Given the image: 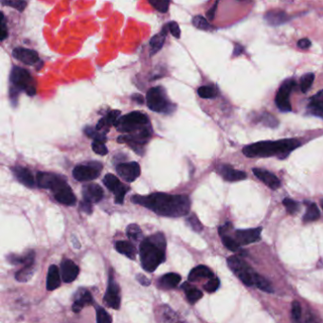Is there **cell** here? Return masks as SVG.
<instances>
[{"mask_svg": "<svg viewBox=\"0 0 323 323\" xmlns=\"http://www.w3.org/2000/svg\"><path fill=\"white\" fill-rule=\"evenodd\" d=\"M34 259H35V252L33 250H29L27 253H25L22 256L19 255L10 254L7 257V260L12 264H34Z\"/></svg>", "mask_w": 323, "mask_h": 323, "instance_id": "cell-29", "label": "cell"}, {"mask_svg": "<svg viewBox=\"0 0 323 323\" xmlns=\"http://www.w3.org/2000/svg\"><path fill=\"white\" fill-rule=\"evenodd\" d=\"M305 205L308 206V208H307V211L304 216V222L305 223L313 222V221L318 220L321 216V212H320L318 206L314 203H308V202H305Z\"/></svg>", "mask_w": 323, "mask_h": 323, "instance_id": "cell-34", "label": "cell"}, {"mask_svg": "<svg viewBox=\"0 0 323 323\" xmlns=\"http://www.w3.org/2000/svg\"><path fill=\"white\" fill-rule=\"evenodd\" d=\"M132 99H133V101L137 102L138 105H142V104H144V97L141 96L140 94H134V95L132 96Z\"/></svg>", "mask_w": 323, "mask_h": 323, "instance_id": "cell-57", "label": "cell"}, {"mask_svg": "<svg viewBox=\"0 0 323 323\" xmlns=\"http://www.w3.org/2000/svg\"><path fill=\"white\" fill-rule=\"evenodd\" d=\"M51 191L54 194V198L58 201L59 203L66 206L75 205L77 198L74 196L69 184L61 176L59 177L55 185L52 187Z\"/></svg>", "mask_w": 323, "mask_h": 323, "instance_id": "cell-8", "label": "cell"}, {"mask_svg": "<svg viewBox=\"0 0 323 323\" xmlns=\"http://www.w3.org/2000/svg\"><path fill=\"white\" fill-rule=\"evenodd\" d=\"M166 239L161 232L144 239L139 245V257L141 266L147 272H154L164 263L166 256Z\"/></svg>", "mask_w": 323, "mask_h": 323, "instance_id": "cell-2", "label": "cell"}, {"mask_svg": "<svg viewBox=\"0 0 323 323\" xmlns=\"http://www.w3.org/2000/svg\"><path fill=\"white\" fill-rule=\"evenodd\" d=\"M311 46V41L307 38H304V39H301L299 42H298V47L300 49H306L308 48H310Z\"/></svg>", "mask_w": 323, "mask_h": 323, "instance_id": "cell-54", "label": "cell"}, {"mask_svg": "<svg viewBox=\"0 0 323 323\" xmlns=\"http://www.w3.org/2000/svg\"><path fill=\"white\" fill-rule=\"evenodd\" d=\"M152 7L161 13H165L169 10L171 0H148Z\"/></svg>", "mask_w": 323, "mask_h": 323, "instance_id": "cell-39", "label": "cell"}, {"mask_svg": "<svg viewBox=\"0 0 323 323\" xmlns=\"http://www.w3.org/2000/svg\"><path fill=\"white\" fill-rule=\"evenodd\" d=\"M181 281V276L176 274V273H168V274L163 275L157 282V287L164 289V290H169V289H174L179 284Z\"/></svg>", "mask_w": 323, "mask_h": 323, "instance_id": "cell-25", "label": "cell"}, {"mask_svg": "<svg viewBox=\"0 0 323 323\" xmlns=\"http://www.w3.org/2000/svg\"><path fill=\"white\" fill-rule=\"evenodd\" d=\"M308 109L313 115L323 117V90L311 99Z\"/></svg>", "mask_w": 323, "mask_h": 323, "instance_id": "cell-30", "label": "cell"}, {"mask_svg": "<svg viewBox=\"0 0 323 323\" xmlns=\"http://www.w3.org/2000/svg\"><path fill=\"white\" fill-rule=\"evenodd\" d=\"M79 272L80 269L78 265L74 264L71 260H65L61 264L62 280L67 284L74 282L78 277Z\"/></svg>", "mask_w": 323, "mask_h": 323, "instance_id": "cell-16", "label": "cell"}, {"mask_svg": "<svg viewBox=\"0 0 323 323\" xmlns=\"http://www.w3.org/2000/svg\"><path fill=\"white\" fill-rule=\"evenodd\" d=\"M243 51H244L243 46H241V45H239V44H235L233 56H239V55H241V54L243 53Z\"/></svg>", "mask_w": 323, "mask_h": 323, "instance_id": "cell-56", "label": "cell"}, {"mask_svg": "<svg viewBox=\"0 0 323 323\" xmlns=\"http://www.w3.org/2000/svg\"><path fill=\"white\" fill-rule=\"evenodd\" d=\"M85 133L88 137H91L93 140L95 141H102V142H106L108 137H106L105 133L100 132L96 128L88 127L85 128Z\"/></svg>", "mask_w": 323, "mask_h": 323, "instance_id": "cell-36", "label": "cell"}, {"mask_svg": "<svg viewBox=\"0 0 323 323\" xmlns=\"http://www.w3.org/2000/svg\"><path fill=\"white\" fill-rule=\"evenodd\" d=\"M104 183L108 187V190L115 194V201L117 204H122L124 201L125 195L129 191V188L123 185L117 176L108 174L104 178Z\"/></svg>", "mask_w": 323, "mask_h": 323, "instance_id": "cell-12", "label": "cell"}, {"mask_svg": "<svg viewBox=\"0 0 323 323\" xmlns=\"http://www.w3.org/2000/svg\"><path fill=\"white\" fill-rule=\"evenodd\" d=\"M193 25L197 29H202V30H211L213 29V27L208 22V20L201 15H196L193 18Z\"/></svg>", "mask_w": 323, "mask_h": 323, "instance_id": "cell-42", "label": "cell"}, {"mask_svg": "<svg viewBox=\"0 0 323 323\" xmlns=\"http://www.w3.org/2000/svg\"><path fill=\"white\" fill-rule=\"evenodd\" d=\"M217 173L222 176L226 181L234 182V181H240L244 180L246 175L242 171H238L233 169V167L226 164H221L217 167Z\"/></svg>", "mask_w": 323, "mask_h": 323, "instance_id": "cell-17", "label": "cell"}, {"mask_svg": "<svg viewBox=\"0 0 323 323\" xmlns=\"http://www.w3.org/2000/svg\"><path fill=\"white\" fill-rule=\"evenodd\" d=\"M187 222L190 224V225L192 226V228L195 231L200 232L203 229V225L201 224V222L199 221V219L196 217V215H192L190 216L187 219Z\"/></svg>", "mask_w": 323, "mask_h": 323, "instance_id": "cell-48", "label": "cell"}, {"mask_svg": "<svg viewBox=\"0 0 323 323\" xmlns=\"http://www.w3.org/2000/svg\"><path fill=\"white\" fill-rule=\"evenodd\" d=\"M13 176L16 177V179L28 188H34L35 186V180L32 176L31 172L29 169L24 167H14L11 169Z\"/></svg>", "mask_w": 323, "mask_h": 323, "instance_id": "cell-21", "label": "cell"}, {"mask_svg": "<svg viewBox=\"0 0 323 323\" xmlns=\"http://www.w3.org/2000/svg\"><path fill=\"white\" fill-rule=\"evenodd\" d=\"M222 243L227 249H229V250H231L233 252H238L240 250L239 243L232 237H230L228 235H222Z\"/></svg>", "mask_w": 323, "mask_h": 323, "instance_id": "cell-41", "label": "cell"}, {"mask_svg": "<svg viewBox=\"0 0 323 323\" xmlns=\"http://www.w3.org/2000/svg\"><path fill=\"white\" fill-rule=\"evenodd\" d=\"M8 35V30L6 28V21H5V17H4V13H1V40L4 41L6 39Z\"/></svg>", "mask_w": 323, "mask_h": 323, "instance_id": "cell-52", "label": "cell"}, {"mask_svg": "<svg viewBox=\"0 0 323 323\" xmlns=\"http://www.w3.org/2000/svg\"><path fill=\"white\" fill-rule=\"evenodd\" d=\"M261 232H262V227L236 230L234 234L235 240L240 245H249L260 241Z\"/></svg>", "mask_w": 323, "mask_h": 323, "instance_id": "cell-14", "label": "cell"}, {"mask_svg": "<svg viewBox=\"0 0 323 323\" xmlns=\"http://www.w3.org/2000/svg\"><path fill=\"white\" fill-rule=\"evenodd\" d=\"M102 169L103 165L100 162L92 161L88 163V165H79L75 167L72 172V175L76 180L81 182L91 181L96 179L100 176Z\"/></svg>", "mask_w": 323, "mask_h": 323, "instance_id": "cell-9", "label": "cell"}, {"mask_svg": "<svg viewBox=\"0 0 323 323\" xmlns=\"http://www.w3.org/2000/svg\"><path fill=\"white\" fill-rule=\"evenodd\" d=\"M253 174L257 176L262 182L272 190H277L281 186L280 179L275 176L274 174L260 168H255L252 170Z\"/></svg>", "mask_w": 323, "mask_h": 323, "instance_id": "cell-19", "label": "cell"}, {"mask_svg": "<svg viewBox=\"0 0 323 323\" xmlns=\"http://www.w3.org/2000/svg\"><path fill=\"white\" fill-rule=\"evenodd\" d=\"M92 304H93V297L91 293L85 288H80L75 293V299L72 305V310L74 313H79L85 306L91 305Z\"/></svg>", "mask_w": 323, "mask_h": 323, "instance_id": "cell-18", "label": "cell"}, {"mask_svg": "<svg viewBox=\"0 0 323 323\" xmlns=\"http://www.w3.org/2000/svg\"><path fill=\"white\" fill-rule=\"evenodd\" d=\"M197 93H198L199 97H201L202 99L215 98L218 94L215 88L214 87H210V86H204V87L198 88Z\"/></svg>", "mask_w": 323, "mask_h": 323, "instance_id": "cell-38", "label": "cell"}, {"mask_svg": "<svg viewBox=\"0 0 323 323\" xmlns=\"http://www.w3.org/2000/svg\"><path fill=\"white\" fill-rule=\"evenodd\" d=\"M83 196L91 203H98L104 198V190L98 184H88L83 187Z\"/></svg>", "mask_w": 323, "mask_h": 323, "instance_id": "cell-20", "label": "cell"}, {"mask_svg": "<svg viewBox=\"0 0 323 323\" xmlns=\"http://www.w3.org/2000/svg\"><path fill=\"white\" fill-rule=\"evenodd\" d=\"M220 285V281L218 278L213 277L209 280V282L204 285V289L209 293H214L219 288Z\"/></svg>", "mask_w": 323, "mask_h": 323, "instance_id": "cell-45", "label": "cell"}, {"mask_svg": "<svg viewBox=\"0 0 323 323\" xmlns=\"http://www.w3.org/2000/svg\"><path fill=\"white\" fill-rule=\"evenodd\" d=\"M314 80H315V74L314 73H307L304 74V76L301 79V89L303 92L308 91L310 88L313 85Z\"/></svg>", "mask_w": 323, "mask_h": 323, "instance_id": "cell-43", "label": "cell"}, {"mask_svg": "<svg viewBox=\"0 0 323 323\" xmlns=\"http://www.w3.org/2000/svg\"><path fill=\"white\" fill-rule=\"evenodd\" d=\"M10 81L13 88H10V98L11 101L17 98L15 92L24 91L29 96H34L36 94L35 82L31 74L27 69L13 67L10 71Z\"/></svg>", "mask_w": 323, "mask_h": 323, "instance_id": "cell-4", "label": "cell"}, {"mask_svg": "<svg viewBox=\"0 0 323 323\" xmlns=\"http://www.w3.org/2000/svg\"><path fill=\"white\" fill-rule=\"evenodd\" d=\"M292 317L295 321H299L302 317V307L297 301L292 304Z\"/></svg>", "mask_w": 323, "mask_h": 323, "instance_id": "cell-50", "label": "cell"}, {"mask_svg": "<svg viewBox=\"0 0 323 323\" xmlns=\"http://www.w3.org/2000/svg\"><path fill=\"white\" fill-rule=\"evenodd\" d=\"M255 285L259 289L263 290V291L266 292V293H273L274 292L271 284L266 279H264L263 276H261V275H259L258 273H257L256 278H255Z\"/></svg>", "mask_w": 323, "mask_h": 323, "instance_id": "cell-35", "label": "cell"}, {"mask_svg": "<svg viewBox=\"0 0 323 323\" xmlns=\"http://www.w3.org/2000/svg\"><path fill=\"white\" fill-rule=\"evenodd\" d=\"M80 210L82 212H84L87 215H91L93 212V208H92V203L89 202L86 199H83L80 203Z\"/></svg>", "mask_w": 323, "mask_h": 323, "instance_id": "cell-51", "label": "cell"}, {"mask_svg": "<svg viewBox=\"0 0 323 323\" xmlns=\"http://www.w3.org/2000/svg\"><path fill=\"white\" fill-rule=\"evenodd\" d=\"M2 5L11 7L15 10L23 11L28 5V0H1Z\"/></svg>", "mask_w": 323, "mask_h": 323, "instance_id": "cell-37", "label": "cell"}, {"mask_svg": "<svg viewBox=\"0 0 323 323\" xmlns=\"http://www.w3.org/2000/svg\"><path fill=\"white\" fill-rule=\"evenodd\" d=\"M92 149L96 154L101 155V156H106L108 154V147L105 145V142H102V141H95L94 140L92 142Z\"/></svg>", "mask_w": 323, "mask_h": 323, "instance_id": "cell-47", "label": "cell"}, {"mask_svg": "<svg viewBox=\"0 0 323 323\" xmlns=\"http://www.w3.org/2000/svg\"><path fill=\"white\" fill-rule=\"evenodd\" d=\"M136 278H137V282L141 284V285H143V286H149L150 284H151V282L149 281V279L147 277H145L144 275L137 274Z\"/></svg>", "mask_w": 323, "mask_h": 323, "instance_id": "cell-53", "label": "cell"}, {"mask_svg": "<svg viewBox=\"0 0 323 323\" xmlns=\"http://www.w3.org/2000/svg\"><path fill=\"white\" fill-rule=\"evenodd\" d=\"M126 235L128 238L134 241H138L142 237V231L139 227V225L137 224H131L127 226L126 228Z\"/></svg>", "mask_w": 323, "mask_h": 323, "instance_id": "cell-40", "label": "cell"}, {"mask_svg": "<svg viewBox=\"0 0 323 323\" xmlns=\"http://www.w3.org/2000/svg\"><path fill=\"white\" fill-rule=\"evenodd\" d=\"M134 204L143 206L158 215L165 217H181L187 215L191 210L189 196H172L163 193L152 194L147 196H135L131 198Z\"/></svg>", "mask_w": 323, "mask_h": 323, "instance_id": "cell-1", "label": "cell"}, {"mask_svg": "<svg viewBox=\"0 0 323 323\" xmlns=\"http://www.w3.org/2000/svg\"><path fill=\"white\" fill-rule=\"evenodd\" d=\"M300 145L301 142L297 139L260 141L244 147L243 153L248 157H267L272 156L285 157Z\"/></svg>", "mask_w": 323, "mask_h": 323, "instance_id": "cell-3", "label": "cell"}, {"mask_svg": "<svg viewBox=\"0 0 323 323\" xmlns=\"http://www.w3.org/2000/svg\"><path fill=\"white\" fill-rule=\"evenodd\" d=\"M104 302L110 308H113V309H118L120 306L119 287L115 280V276L113 274L112 269L109 272L108 290L104 297Z\"/></svg>", "mask_w": 323, "mask_h": 323, "instance_id": "cell-11", "label": "cell"}, {"mask_svg": "<svg viewBox=\"0 0 323 323\" xmlns=\"http://www.w3.org/2000/svg\"><path fill=\"white\" fill-rule=\"evenodd\" d=\"M168 28H169V31L172 33V35L174 37H176V39L180 38L181 35V30L178 26V24L175 22V21H171L168 23Z\"/></svg>", "mask_w": 323, "mask_h": 323, "instance_id": "cell-49", "label": "cell"}, {"mask_svg": "<svg viewBox=\"0 0 323 323\" xmlns=\"http://www.w3.org/2000/svg\"><path fill=\"white\" fill-rule=\"evenodd\" d=\"M182 288L186 292L187 300L189 301L190 304H196L197 301H199L203 297V293L200 290H198L195 287H192L188 283L183 284Z\"/></svg>", "mask_w": 323, "mask_h": 323, "instance_id": "cell-33", "label": "cell"}, {"mask_svg": "<svg viewBox=\"0 0 323 323\" xmlns=\"http://www.w3.org/2000/svg\"><path fill=\"white\" fill-rule=\"evenodd\" d=\"M13 58L18 60L25 65L28 66H35L40 61L38 53L33 49H26V48H15L12 50Z\"/></svg>", "mask_w": 323, "mask_h": 323, "instance_id": "cell-15", "label": "cell"}, {"mask_svg": "<svg viewBox=\"0 0 323 323\" xmlns=\"http://www.w3.org/2000/svg\"><path fill=\"white\" fill-rule=\"evenodd\" d=\"M168 30H169V28H168V24H166L159 33L154 35L151 38L150 40V54L151 55H155L160 49H162V47L164 46V43H165Z\"/></svg>", "mask_w": 323, "mask_h": 323, "instance_id": "cell-23", "label": "cell"}, {"mask_svg": "<svg viewBox=\"0 0 323 323\" xmlns=\"http://www.w3.org/2000/svg\"><path fill=\"white\" fill-rule=\"evenodd\" d=\"M147 107L157 113H170L174 108L162 87L150 88L146 94Z\"/></svg>", "mask_w": 323, "mask_h": 323, "instance_id": "cell-6", "label": "cell"}, {"mask_svg": "<svg viewBox=\"0 0 323 323\" xmlns=\"http://www.w3.org/2000/svg\"><path fill=\"white\" fill-rule=\"evenodd\" d=\"M216 8H217V3H215V6L212 7L211 10H209V11L207 12V16H208L209 19L213 20L215 18V16Z\"/></svg>", "mask_w": 323, "mask_h": 323, "instance_id": "cell-55", "label": "cell"}, {"mask_svg": "<svg viewBox=\"0 0 323 323\" xmlns=\"http://www.w3.org/2000/svg\"><path fill=\"white\" fill-rule=\"evenodd\" d=\"M116 249L118 253L125 255L131 260H135L136 258L137 249L128 241H117L116 243Z\"/></svg>", "mask_w": 323, "mask_h": 323, "instance_id": "cell-31", "label": "cell"}, {"mask_svg": "<svg viewBox=\"0 0 323 323\" xmlns=\"http://www.w3.org/2000/svg\"><path fill=\"white\" fill-rule=\"evenodd\" d=\"M119 116H120V112L118 110L111 111L106 117H104L99 120L96 129L100 132H103L106 134L112 125H116Z\"/></svg>", "mask_w": 323, "mask_h": 323, "instance_id": "cell-22", "label": "cell"}, {"mask_svg": "<svg viewBox=\"0 0 323 323\" xmlns=\"http://www.w3.org/2000/svg\"><path fill=\"white\" fill-rule=\"evenodd\" d=\"M295 87H296V82L292 79H288L284 82V84L279 89L275 102L277 107L281 111L290 112L292 110L289 97Z\"/></svg>", "mask_w": 323, "mask_h": 323, "instance_id": "cell-10", "label": "cell"}, {"mask_svg": "<svg viewBox=\"0 0 323 323\" xmlns=\"http://www.w3.org/2000/svg\"><path fill=\"white\" fill-rule=\"evenodd\" d=\"M149 125V118L146 114L139 111H133L122 117H119L115 126L120 133L132 134Z\"/></svg>", "mask_w": 323, "mask_h": 323, "instance_id": "cell-5", "label": "cell"}, {"mask_svg": "<svg viewBox=\"0 0 323 323\" xmlns=\"http://www.w3.org/2000/svg\"><path fill=\"white\" fill-rule=\"evenodd\" d=\"M61 285V276L59 272V268L52 264L50 265L48 272V278H47V289L49 291H53L57 289Z\"/></svg>", "mask_w": 323, "mask_h": 323, "instance_id": "cell-27", "label": "cell"}, {"mask_svg": "<svg viewBox=\"0 0 323 323\" xmlns=\"http://www.w3.org/2000/svg\"><path fill=\"white\" fill-rule=\"evenodd\" d=\"M322 206H323V202H322Z\"/></svg>", "mask_w": 323, "mask_h": 323, "instance_id": "cell-58", "label": "cell"}, {"mask_svg": "<svg viewBox=\"0 0 323 323\" xmlns=\"http://www.w3.org/2000/svg\"><path fill=\"white\" fill-rule=\"evenodd\" d=\"M283 204L286 208L287 213L290 214V215H295L298 212V210H299V204L296 201L290 199V198H285V199H284Z\"/></svg>", "mask_w": 323, "mask_h": 323, "instance_id": "cell-46", "label": "cell"}, {"mask_svg": "<svg viewBox=\"0 0 323 323\" xmlns=\"http://www.w3.org/2000/svg\"><path fill=\"white\" fill-rule=\"evenodd\" d=\"M289 19V16L284 10H272L267 11L264 15V20L271 26L283 25Z\"/></svg>", "mask_w": 323, "mask_h": 323, "instance_id": "cell-24", "label": "cell"}, {"mask_svg": "<svg viewBox=\"0 0 323 323\" xmlns=\"http://www.w3.org/2000/svg\"><path fill=\"white\" fill-rule=\"evenodd\" d=\"M60 176L51 174V173H47V172H38L36 175V182L37 185L42 188V189H49L51 190L54 184L57 182Z\"/></svg>", "mask_w": 323, "mask_h": 323, "instance_id": "cell-26", "label": "cell"}, {"mask_svg": "<svg viewBox=\"0 0 323 323\" xmlns=\"http://www.w3.org/2000/svg\"><path fill=\"white\" fill-rule=\"evenodd\" d=\"M116 171L121 179L129 183L134 182L140 176V166L135 161L129 163H119L116 167Z\"/></svg>", "mask_w": 323, "mask_h": 323, "instance_id": "cell-13", "label": "cell"}, {"mask_svg": "<svg viewBox=\"0 0 323 323\" xmlns=\"http://www.w3.org/2000/svg\"><path fill=\"white\" fill-rule=\"evenodd\" d=\"M227 265L245 285H254L257 273L245 261L236 256H231L227 259Z\"/></svg>", "mask_w": 323, "mask_h": 323, "instance_id": "cell-7", "label": "cell"}, {"mask_svg": "<svg viewBox=\"0 0 323 323\" xmlns=\"http://www.w3.org/2000/svg\"><path fill=\"white\" fill-rule=\"evenodd\" d=\"M34 272H35L34 264H28V265H24V267L22 269L17 271L14 275V277H15V280L18 281L19 283H27L32 278Z\"/></svg>", "mask_w": 323, "mask_h": 323, "instance_id": "cell-32", "label": "cell"}, {"mask_svg": "<svg viewBox=\"0 0 323 323\" xmlns=\"http://www.w3.org/2000/svg\"><path fill=\"white\" fill-rule=\"evenodd\" d=\"M241 1H242V0H241Z\"/></svg>", "mask_w": 323, "mask_h": 323, "instance_id": "cell-59", "label": "cell"}, {"mask_svg": "<svg viewBox=\"0 0 323 323\" xmlns=\"http://www.w3.org/2000/svg\"><path fill=\"white\" fill-rule=\"evenodd\" d=\"M97 313V323H112V319L109 316V314L102 307H97L96 309Z\"/></svg>", "mask_w": 323, "mask_h": 323, "instance_id": "cell-44", "label": "cell"}, {"mask_svg": "<svg viewBox=\"0 0 323 323\" xmlns=\"http://www.w3.org/2000/svg\"><path fill=\"white\" fill-rule=\"evenodd\" d=\"M215 277L213 271L205 265H198L195 267L189 274L190 282H197L201 279H211Z\"/></svg>", "mask_w": 323, "mask_h": 323, "instance_id": "cell-28", "label": "cell"}]
</instances>
